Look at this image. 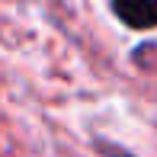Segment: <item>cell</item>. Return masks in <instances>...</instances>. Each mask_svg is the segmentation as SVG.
Here are the masks:
<instances>
[{"label":"cell","instance_id":"obj_2","mask_svg":"<svg viewBox=\"0 0 157 157\" xmlns=\"http://www.w3.org/2000/svg\"><path fill=\"white\" fill-rule=\"evenodd\" d=\"M99 151H103L106 157H109V154H112V157H128V154H119V151H116V144H99Z\"/></svg>","mask_w":157,"mask_h":157},{"label":"cell","instance_id":"obj_1","mask_svg":"<svg viewBox=\"0 0 157 157\" xmlns=\"http://www.w3.org/2000/svg\"><path fill=\"white\" fill-rule=\"evenodd\" d=\"M109 6L125 29L135 32L157 29V0H109Z\"/></svg>","mask_w":157,"mask_h":157}]
</instances>
